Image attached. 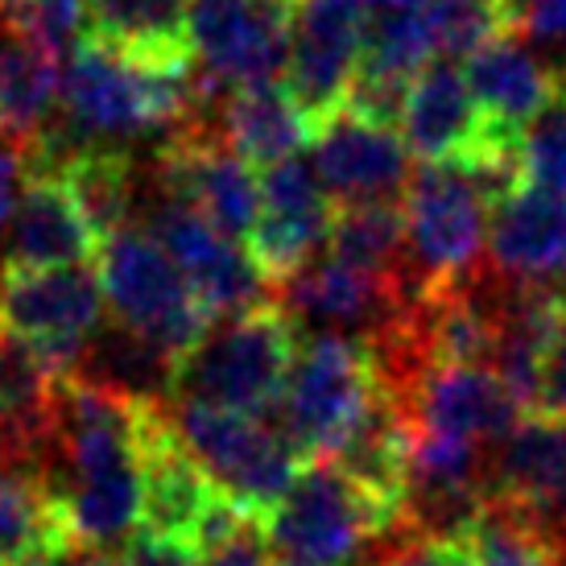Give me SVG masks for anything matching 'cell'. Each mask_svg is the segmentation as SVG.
Wrapping results in <instances>:
<instances>
[{"label": "cell", "instance_id": "1", "mask_svg": "<svg viewBox=\"0 0 566 566\" xmlns=\"http://www.w3.org/2000/svg\"><path fill=\"white\" fill-rule=\"evenodd\" d=\"M298 347V323L277 302L223 318L174 364L166 397L277 422Z\"/></svg>", "mask_w": 566, "mask_h": 566}, {"label": "cell", "instance_id": "2", "mask_svg": "<svg viewBox=\"0 0 566 566\" xmlns=\"http://www.w3.org/2000/svg\"><path fill=\"white\" fill-rule=\"evenodd\" d=\"M269 546L294 566H352L373 542L409 534L406 513L331 459L302 463L282 504L265 517Z\"/></svg>", "mask_w": 566, "mask_h": 566}, {"label": "cell", "instance_id": "3", "mask_svg": "<svg viewBox=\"0 0 566 566\" xmlns=\"http://www.w3.org/2000/svg\"><path fill=\"white\" fill-rule=\"evenodd\" d=\"M63 99V125L71 142H120V137H149L174 133L190 116L207 112L195 95L190 75H158L116 59L108 50L80 42L66 75L59 83Z\"/></svg>", "mask_w": 566, "mask_h": 566}, {"label": "cell", "instance_id": "4", "mask_svg": "<svg viewBox=\"0 0 566 566\" xmlns=\"http://www.w3.org/2000/svg\"><path fill=\"white\" fill-rule=\"evenodd\" d=\"M95 273L104 285L112 323L149 352H158L170 368L216 327L182 269L145 232V223L133 220L120 232H112L99 249Z\"/></svg>", "mask_w": 566, "mask_h": 566}, {"label": "cell", "instance_id": "5", "mask_svg": "<svg viewBox=\"0 0 566 566\" xmlns=\"http://www.w3.org/2000/svg\"><path fill=\"white\" fill-rule=\"evenodd\" d=\"M385 380L368 339L347 331H318L302 339L290 385H285L277 426L298 455L339 459L356 430L377 409Z\"/></svg>", "mask_w": 566, "mask_h": 566}, {"label": "cell", "instance_id": "6", "mask_svg": "<svg viewBox=\"0 0 566 566\" xmlns=\"http://www.w3.org/2000/svg\"><path fill=\"white\" fill-rule=\"evenodd\" d=\"M504 190L463 166H422L401 195L409 294H439L484 273L488 211Z\"/></svg>", "mask_w": 566, "mask_h": 566}, {"label": "cell", "instance_id": "7", "mask_svg": "<svg viewBox=\"0 0 566 566\" xmlns=\"http://www.w3.org/2000/svg\"><path fill=\"white\" fill-rule=\"evenodd\" d=\"M166 413L195 468L216 488V496L240 509L244 517L265 521L306 463L298 447L282 434V426L265 418H244L232 409L174 397H166Z\"/></svg>", "mask_w": 566, "mask_h": 566}, {"label": "cell", "instance_id": "8", "mask_svg": "<svg viewBox=\"0 0 566 566\" xmlns=\"http://www.w3.org/2000/svg\"><path fill=\"white\" fill-rule=\"evenodd\" d=\"M298 9L302 0H190L199 104L216 108L240 87L282 83Z\"/></svg>", "mask_w": 566, "mask_h": 566}, {"label": "cell", "instance_id": "9", "mask_svg": "<svg viewBox=\"0 0 566 566\" xmlns=\"http://www.w3.org/2000/svg\"><path fill=\"white\" fill-rule=\"evenodd\" d=\"M104 311L95 265L0 269V327L30 347L54 377H75Z\"/></svg>", "mask_w": 566, "mask_h": 566}, {"label": "cell", "instance_id": "10", "mask_svg": "<svg viewBox=\"0 0 566 566\" xmlns=\"http://www.w3.org/2000/svg\"><path fill=\"white\" fill-rule=\"evenodd\" d=\"M364 30L368 13L360 0H302L282 87L306 120L311 137H318L339 112H347L360 75Z\"/></svg>", "mask_w": 566, "mask_h": 566}, {"label": "cell", "instance_id": "11", "mask_svg": "<svg viewBox=\"0 0 566 566\" xmlns=\"http://www.w3.org/2000/svg\"><path fill=\"white\" fill-rule=\"evenodd\" d=\"M154 178L161 195L203 211L228 240L249 237L256 203H261V178L223 142L220 128L203 112L170 133V142L154 158Z\"/></svg>", "mask_w": 566, "mask_h": 566}, {"label": "cell", "instance_id": "12", "mask_svg": "<svg viewBox=\"0 0 566 566\" xmlns=\"http://www.w3.org/2000/svg\"><path fill=\"white\" fill-rule=\"evenodd\" d=\"M145 232L170 252L174 265L182 269V277L216 323L249 315L256 306L273 302V290L252 269L249 252L240 249L237 240L223 237L203 211H195L182 199H170L158 190V199L145 211Z\"/></svg>", "mask_w": 566, "mask_h": 566}, {"label": "cell", "instance_id": "13", "mask_svg": "<svg viewBox=\"0 0 566 566\" xmlns=\"http://www.w3.org/2000/svg\"><path fill=\"white\" fill-rule=\"evenodd\" d=\"M331 220L335 199L323 190L311 161L285 158L261 170V203L244 237V252L269 290H277L315 261L327 244Z\"/></svg>", "mask_w": 566, "mask_h": 566}, {"label": "cell", "instance_id": "14", "mask_svg": "<svg viewBox=\"0 0 566 566\" xmlns=\"http://www.w3.org/2000/svg\"><path fill=\"white\" fill-rule=\"evenodd\" d=\"M406 409V418L422 430L451 434V439L480 442L484 451H496L530 413L517 394L488 364H442L422 368L401 394H394Z\"/></svg>", "mask_w": 566, "mask_h": 566}, {"label": "cell", "instance_id": "15", "mask_svg": "<svg viewBox=\"0 0 566 566\" xmlns=\"http://www.w3.org/2000/svg\"><path fill=\"white\" fill-rule=\"evenodd\" d=\"M488 277L501 285L566 282V199L537 187H509L488 211Z\"/></svg>", "mask_w": 566, "mask_h": 566}, {"label": "cell", "instance_id": "16", "mask_svg": "<svg viewBox=\"0 0 566 566\" xmlns=\"http://www.w3.org/2000/svg\"><path fill=\"white\" fill-rule=\"evenodd\" d=\"M315 174L335 207L401 199L409 187V149L394 125L339 112L315 137Z\"/></svg>", "mask_w": 566, "mask_h": 566}, {"label": "cell", "instance_id": "17", "mask_svg": "<svg viewBox=\"0 0 566 566\" xmlns=\"http://www.w3.org/2000/svg\"><path fill=\"white\" fill-rule=\"evenodd\" d=\"M104 240L95 237L83 207L59 174L25 161V187L9 220L0 269H71L95 265Z\"/></svg>", "mask_w": 566, "mask_h": 566}, {"label": "cell", "instance_id": "18", "mask_svg": "<svg viewBox=\"0 0 566 566\" xmlns=\"http://www.w3.org/2000/svg\"><path fill=\"white\" fill-rule=\"evenodd\" d=\"M409 285L397 277L360 273L339 265L318 252L306 269L273 290V302L294 323H318V327H352L360 339H373L389 318L406 306Z\"/></svg>", "mask_w": 566, "mask_h": 566}, {"label": "cell", "instance_id": "19", "mask_svg": "<svg viewBox=\"0 0 566 566\" xmlns=\"http://www.w3.org/2000/svg\"><path fill=\"white\" fill-rule=\"evenodd\" d=\"M80 42L158 75H187L195 59L190 0H83Z\"/></svg>", "mask_w": 566, "mask_h": 566}, {"label": "cell", "instance_id": "20", "mask_svg": "<svg viewBox=\"0 0 566 566\" xmlns=\"http://www.w3.org/2000/svg\"><path fill=\"white\" fill-rule=\"evenodd\" d=\"M566 537V422L525 418L488 459V492Z\"/></svg>", "mask_w": 566, "mask_h": 566}, {"label": "cell", "instance_id": "21", "mask_svg": "<svg viewBox=\"0 0 566 566\" xmlns=\"http://www.w3.org/2000/svg\"><path fill=\"white\" fill-rule=\"evenodd\" d=\"M59 99V50L30 21L25 4L0 0V137L33 142Z\"/></svg>", "mask_w": 566, "mask_h": 566}, {"label": "cell", "instance_id": "22", "mask_svg": "<svg viewBox=\"0 0 566 566\" xmlns=\"http://www.w3.org/2000/svg\"><path fill=\"white\" fill-rule=\"evenodd\" d=\"M463 75L488 125L517 145L530 120L551 104V95L563 83L558 66H551L542 54L530 50V42H521L513 33H501L475 54H468Z\"/></svg>", "mask_w": 566, "mask_h": 566}, {"label": "cell", "instance_id": "23", "mask_svg": "<svg viewBox=\"0 0 566 566\" xmlns=\"http://www.w3.org/2000/svg\"><path fill=\"white\" fill-rule=\"evenodd\" d=\"M80 551L46 480L30 459L0 447V566H33Z\"/></svg>", "mask_w": 566, "mask_h": 566}, {"label": "cell", "instance_id": "24", "mask_svg": "<svg viewBox=\"0 0 566 566\" xmlns=\"http://www.w3.org/2000/svg\"><path fill=\"white\" fill-rule=\"evenodd\" d=\"M216 112H220L216 128H220L223 142L232 145L249 166H261V170L285 158H298L302 145L315 142L298 108L290 104L282 83L240 87V92L223 95Z\"/></svg>", "mask_w": 566, "mask_h": 566}, {"label": "cell", "instance_id": "25", "mask_svg": "<svg viewBox=\"0 0 566 566\" xmlns=\"http://www.w3.org/2000/svg\"><path fill=\"white\" fill-rule=\"evenodd\" d=\"M323 256L360 269V273L406 282V216H401V199L339 203L335 220H331L327 244H323Z\"/></svg>", "mask_w": 566, "mask_h": 566}, {"label": "cell", "instance_id": "26", "mask_svg": "<svg viewBox=\"0 0 566 566\" xmlns=\"http://www.w3.org/2000/svg\"><path fill=\"white\" fill-rule=\"evenodd\" d=\"M422 21L430 30L434 54L442 63L447 59H468L504 30L501 0H422Z\"/></svg>", "mask_w": 566, "mask_h": 566}, {"label": "cell", "instance_id": "27", "mask_svg": "<svg viewBox=\"0 0 566 566\" xmlns=\"http://www.w3.org/2000/svg\"><path fill=\"white\" fill-rule=\"evenodd\" d=\"M517 178L525 187L551 190V195L566 199V75L558 83V92L551 95V104L521 133Z\"/></svg>", "mask_w": 566, "mask_h": 566}, {"label": "cell", "instance_id": "28", "mask_svg": "<svg viewBox=\"0 0 566 566\" xmlns=\"http://www.w3.org/2000/svg\"><path fill=\"white\" fill-rule=\"evenodd\" d=\"M501 9L513 38L534 46H566V0H501Z\"/></svg>", "mask_w": 566, "mask_h": 566}, {"label": "cell", "instance_id": "29", "mask_svg": "<svg viewBox=\"0 0 566 566\" xmlns=\"http://www.w3.org/2000/svg\"><path fill=\"white\" fill-rule=\"evenodd\" d=\"M373 566H468L455 537L447 534H406L380 554Z\"/></svg>", "mask_w": 566, "mask_h": 566}, {"label": "cell", "instance_id": "30", "mask_svg": "<svg viewBox=\"0 0 566 566\" xmlns=\"http://www.w3.org/2000/svg\"><path fill=\"white\" fill-rule=\"evenodd\" d=\"M25 154H30V142L0 137V232L13 220V207L25 187Z\"/></svg>", "mask_w": 566, "mask_h": 566}, {"label": "cell", "instance_id": "31", "mask_svg": "<svg viewBox=\"0 0 566 566\" xmlns=\"http://www.w3.org/2000/svg\"><path fill=\"white\" fill-rule=\"evenodd\" d=\"M364 13H401V9H413V4H422V0H360Z\"/></svg>", "mask_w": 566, "mask_h": 566}, {"label": "cell", "instance_id": "32", "mask_svg": "<svg viewBox=\"0 0 566 566\" xmlns=\"http://www.w3.org/2000/svg\"><path fill=\"white\" fill-rule=\"evenodd\" d=\"M33 566H92V551H66V554H54V558H42V563Z\"/></svg>", "mask_w": 566, "mask_h": 566}, {"label": "cell", "instance_id": "33", "mask_svg": "<svg viewBox=\"0 0 566 566\" xmlns=\"http://www.w3.org/2000/svg\"><path fill=\"white\" fill-rule=\"evenodd\" d=\"M92 566H125V558L116 551H92Z\"/></svg>", "mask_w": 566, "mask_h": 566}, {"label": "cell", "instance_id": "34", "mask_svg": "<svg viewBox=\"0 0 566 566\" xmlns=\"http://www.w3.org/2000/svg\"><path fill=\"white\" fill-rule=\"evenodd\" d=\"M273 566H294V563H282V558H277V563H273Z\"/></svg>", "mask_w": 566, "mask_h": 566}, {"label": "cell", "instance_id": "35", "mask_svg": "<svg viewBox=\"0 0 566 566\" xmlns=\"http://www.w3.org/2000/svg\"><path fill=\"white\" fill-rule=\"evenodd\" d=\"M17 4H21V0H17Z\"/></svg>", "mask_w": 566, "mask_h": 566}]
</instances>
